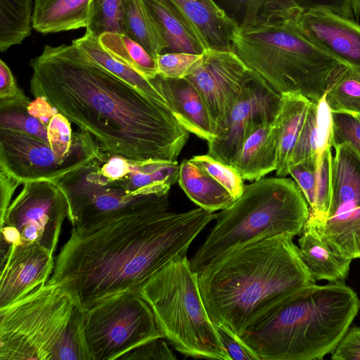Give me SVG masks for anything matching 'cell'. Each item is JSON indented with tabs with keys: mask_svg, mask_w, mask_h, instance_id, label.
Masks as SVG:
<instances>
[{
	"mask_svg": "<svg viewBox=\"0 0 360 360\" xmlns=\"http://www.w3.org/2000/svg\"><path fill=\"white\" fill-rule=\"evenodd\" d=\"M54 266L53 254L37 243L11 245L1 259L0 307L45 285Z\"/></svg>",
	"mask_w": 360,
	"mask_h": 360,
	"instance_id": "16",
	"label": "cell"
},
{
	"mask_svg": "<svg viewBox=\"0 0 360 360\" xmlns=\"http://www.w3.org/2000/svg\"><path fill=\"white\" fill-rule=\"evenodd\" d=\"M352 8L356 16H360V0H352Z\"/></svg>",
	"mask_w": 360,
	"mask_h": 360,
	"instance_id": "50",
	"label": "cell"
},
{
	"mask_svg": "<svg viewBox=\"0 0 360 360\" xmlns=\"http://www.w3.org/2000/svg\"><path fill=\"white\" fill-rule=\"evenodd\" d=\"M98 41L108 53L148 79L158 75L156 59L127 35L106 32L98 37Z\"/></svg>",
	"mask_w": 360,
	"mask_h": 360,
	"instance_id": "32",
	"label": "cell"
},
{
	"mask_svg": "<svg viewBox=\"0 0 360 360\" xmlns=\"http://www.w3.org/2000/svg\"><path fill=\"white\" fill-rule=\"evenodd\" d=\"M18 88L13 75L2 60H0V100H10L25 96Z\"/></svg>",
	"mask_w": 360,
	"mask_h": 360,
	"instance_id": "47",
	"label": "cell"
},
{
	"mask_svg": "<svg viewBox=\"0 0 360 360\" xmlns=\"http://www.w3.org/2000/svg\"><path fill=\"white\" fill-rule=\"evenodd\" d=\"M124 0H94L93 14L86 30L99 37L106 32L124 34Z\"/></svg>",
	"mask_w": 360,
	"mask_h": 360,
	"instance_id": "35",
	"label": "cell"
},
{
	"mask_svg": "<svg viewBox=\"0 0 360 360\" xmlns=\"http://www.w3.org/2000/svg\"><path fill=\"white\" fill-rule=\"evenodd\" d=\"M85 310L67 289L49 282L0 307V360H91Z\"/></svg>",
	"mask_w": 360,
	"mask_h": 360,
	"instance_id": "5",
	"label": "cell"
},
{
	"mask_svg": "<svg viewBox=\"0 0 360 360\" xmlns=\"http://www.w3.org/2000/svg\"><path fill=\"white\" fill-rule=\"evenodd\" d=\"M30 102L26 96L0 100V129L23 133L49 143L46 126L28 112Z\"/></svg>",
	"mask_w": 360,
	"mask_h": 360,
	"instance_id": "34",
	"label": "cell"
},
{
	"mask_svg": "<svg viewBox=\"0 0 360 360\" xmlns=\"http://www.w3.org/2000/svg\"><path fill=\"white\" fill-rule=\"evenodd\" d=\"M298 242L301 257L316 281L345 283L352 259L334 251L316 229L307 222Z\"/></svg>",
	"mask_w": 360,
	"mask_h": 360,
	"instance_id": "22",
	"label": "cell"
},
{
	"mask_svg": "<svg viewBox=\"0 0 360 360\" xmlns=\"http://www.w3.org/2000/svg\"><path fill=\"white\" fill-rule=\"evenodd\" d=\"M30 91L46 98L110 155L176 161L190 132L170 109L114 75L73 43L31 60Z\"/></svg>",
	"mask_w": 360,
	"mask_h": 360,
	"instance_id": "1",
	"label": "cell"
},
{
	"mask_svg": "<svg viewBox=\"0 0 360 360\" xmlns=\"http://www.w3.org/2000/svg\"><path fill=\"white\" fill-rule=\"evenodd\" d=\"M138 293L148 303L164 338L186 356L226 360L205 309L198 274L186 255L175 256L150 277Z\"/></svg>",
	"mask_w": 360,
	"mask_h": 360,
	"instance_id": "8",
	"label": "cell"
},
{
	"mask_svg": "<svg viewBox=\"0 0 360 360\" xmlns=\"http://www.w3.org/2000/svg\"><path fill=\"white\" fill-rule=\"evenodd\" d=\"M101 146L87 132L67 158H60L48 143L30 135L0 129V169L23 185L36 181H55L94 159Z\"/></svg>",
	"mask_w": 360,
	"mask_h": 360,
	"instance_id": "12",
	"label": "cell"
},
{
	"mask_svg": "<svg viewBox=\"0 0 360 360\" xmlns=\"http://www.w3.org/2000/svg\"><path fill=\"white\" fill-rule=\"evenodd\" d=\"M69 206L68 219L79 226L115 216L168 211L169 193L134 195L103 176L96 157L89 163L53 181Z\"/></svg>",
	"mask_w": 360,
	"mask_h": 360,
	"instance_id": "10",
	"label": "cell"
},
{
	"mask_svg": "<svg viewBox=\"0 0 360 360\" xmlns=\"http://www.w3.org/2000/svg\"><path fill=\"white\" fill-rule=\"evenodd\" d=\"M332 148L318 153V169L314 205L309 210V220L323 219L328 212L332 194Z\"/></svg>",
	"mask_w": 360,
	"mask_h": 360,
	"instance_id": "36",
	"label": "cell"
},
{
	"mask_svg": "<svg viewBox=\"0 0 360 360\" xmlns=\"http://www.w3.org/2000/svg\"><path fill=\"white\" fill-rule=\"evenodd\" d=\"M254 73L234 51L205 49L185 77L200 94L215 126L216 137L226 131L238 96Z\"/></svg>",
	"mask_w": 360,
	"mask_h": 360,
	"instance_id": "13",
	"label": "cell"
},
{
	"mask_svg": "<svg viewBox=\"0 0 360 360\" xmlns=\"http://www.w3.org/2000/svg\"><path fill=\"white\" fill-rule=\"evenodd\" d=\"M312 225L321 237L337 253L349 259H360V206L334 215Z\"/></svg>",
	"mask_w": 360,
	"mask_h": 360,
	"instance_id": "28",
	"label": "cell"
},
{
	"mask_svg": "<svg viewBox=\"0 0 360 360\" xmlns=\"http://www.w3.org/2000/svg\"><path fill=\"white\" fill-rule=\"evenodd\" d=\"M124 34L143 46L155 58L167 44L143 0H124Z\"/></svg>",
	"mask_w": 360,
	"mask_h": 360,
	"instance_id": "30",
	"label": "cell"
},
{
	"mask_svg": "<svg viewBox=\"0 0 360 360\" xmlns=\"http://www.w3.org/2000/svg\"><path fill=\"white\" fill-rule=\"evenodd\" d=\"M309 205L295 181L261 178L245 185L242 195L217 214V222L190 261L198 273L229 252L281 234L302 233Z\"/></svg>",
	"mask_w": 360,
	"mask_h": 360,
	"instance_id": "6",
	"label": "cell"
},
{
	"mask_svg": "<svg viewBox=\"0 0 360 360\" xmlns=\"http://www.w3.org/2000/svg\"><path fill=\"white\" fill-rule=\"evenodd\" d=\"M332 116L334 143L347 144L360 160V110L332 112Z\"/></svg>",
	"mask_w": 360,
	"mask_h": 360,
	"instance_id": "40",
	"label": "cell"
},
{
	"mask_svg": "<svg viewBox=\"0 0 360 360\" xmlns=\"http://www.w3.org/2000/svg\"><path fill=\"white\" fill-rule=\"evenodd\" d=\"M94 0H34L32 27L42 34L86 27Z\"/></svg>",
	"mask_w": 360,
	"mask_h": 360,
	"instance_id": "23",
	"label": "cell"
},
{
	"mask_svg": "<svg viewBox=\"0 0 360 360\" xmlns=\"http://www.w3.org/2000/svg\"><path fill=\"white\" fill-rule=\"evenodd\" d=\"M313 44L342 65L360 71V25L323 8L302 11L294 20Z\"/></svg>",
	"mask_w": 360,
	"mask_h": 360,
	"instance_id": "15",
	"label": "cell"
},
{
	"mask_svg": "<svg viewBox=\"0 0 360 360\" xmlns=\"http://www.w3.org/2000/svg\"><path fill=\"white\" fill-rule=\"evenodd\" d=\"M143 2L167 44L165 52L204 53L205 49L199 37L169 0Z\"/></svg>",
	"mask_w": 360,
	"mask_h": 360,
	"instance_id": "24",
	"label": "cell"
},
{
	"mask_svg": "<svg viewBox=\"0 0 360 360\" xmlns=\"http://www.w3.org/2000/svg\"><path fill=\"white\" fill-rule=\"evenodd\" d=\"M311 100L299 93L281 94V104L273 121L276 144L278 177L289 174V161L307 115Z\"/></svg>",
	"mask_w": 360,
	"mask_h": 360,
	"instance_id": "19",
	"label": "cell"
},
{
	"mask_svg": "<svg viewBox=\"0 0 360 360\" xmlns=\"http://www.w3.org/2000/svg\"><path fill=\"white\" fill-rule=\"evenodd\" d=\"M325 98L332 112L360 110V71L341 65L328 82Z\"/></svg>",
	"mask_w": 360,
	"mask_h": 360,
	"instance_id": "33",
	"label": "cell"
},
{
	"mask_svg": "<svg viewBox=\"0 0 360 360\" xmlns=\"http://www.w3.org/2000/svg\"><path fill=\"white\" fill-rule=\"evenodd\" d=\"M84 335L91 360H115L164 338L148 303L136 292L104 299L85 310Z\"/></svg>",
	"mask_w": 360,
	"mask_h": 360,
	"instance_id": "9",
	"label": "cell"
},
{
	"mask_svg": "<svg viewBox=\"0 0 360 360\" xmlns=\"http://www.w3.org/2000/svg\"><path fill=\"white\" fill-rule=\"evenodd\" d=\"M360 309L345 283L307 285L240 336L260 360L322 359L337 346Z\"/></svg>",
	"mask_w": 360,
	"mask_h": 360,
	"instance_id": "4",
	"label": "cell"
},
{
	"mask_svg": "<svg viewBox=\"0 0 360 360\" xmlns=\"http://www.w3.org/2000/svg\"><path fill=\"white\" fill-rule=\"evenodd\" d=\"M302 10L328 9L342 16L353 19L352 0H294Z\"/></svg>",
	"mask_w": 360,
	"mask_h": 360,
	"instance_id": "46",
	"label": "cell"
},
{
	"mask_svg": "<svg viewBox=\"0 0 360 360\" xmlns=\"http://www.w3.org/2000/svg\"><path fill=\"white\" fill-rule=\"evenodd\" d=\"M238 28L274 20H295L302 10L294 0H213Z\"/></svg>",
	"mask_w": 360,
	"mask_h": 360,
	"instance_id": "25",
	"label": "cell"
},
{
	"mask_svg": "<svg viewBox=\"0 0 360 360\" xmlns=\"http://www.w3.org/2000/svg\"><path fill=\"white\" fill-rule=\"evenodd\" d=\"M202 54L183 52L162 53L155 58L158 75L165 78H185L200 61Z\"/></svg>",
	"mask_w": 360,
	"mask_h": 360,
	"instance_id": "39",
	"label": "cell"
},
{
	"mask_svg": "<svg viewBox=\"0 0 360 360\" xmlns=\"http://www.w3.org/2000/svg\"><path fill=\"white\" fill-rule=\"evenodd\" d=\"M193 29L205 49L233 51L238 27L213 0H169Z\"/></svg>",
	"mask_w": 360,
	"mask_h": 360,
	"instance_id": "18",
	"label": "cell"
},
{
	"mask_svg": "<svg viewBox=\"0 0 360 360\" xmlns=\"http://www.w3.org/2000/svg\"><path fill=\"white\" fill-rule=\"evenodd\" d=\"M72 43L105 70L169 108L168 103L152 82L108 53L101 45L98 37L86 30L82 37Z\"/></svg>",
	"mask_w": 360,
	"mask_h": 360,
	"instance_id": "29",
	"label": "cell"
},
{
	"mask_svg": "<svg viewBox=\"0 0 360 360\" xmlns=\"http://www.w3.org/2000/svg\"><path fill=\"white\" fill-rule=\"evenodd\" d=\"M276 160L273 122H264L248 134L231 166L243 180L255 181L276 171Z\"/></svg>",
	"mask_w": 360,
	"mask_h": 360,
	"instance_id": "20",
	"label": "cell"
},
{
	"mask_svg": "<svg viewBox=\"0 0 360 360\" xmlns=\"http://www.w3.org/2000/svg\"><path fill=\"white\" fill-rule=\"evenodd\" d=\"M333 360H360V328H349L331 352Z\"/></svg>",
	"mask_w": 360,
	"mask_h": 360,
	"instance_id": "45",
	"label": "cell"
},
{
	"mask_svg": "<svg viewBox=\"0 0 360 360\" xmlns=\"http://www.w3.org/2000/svg\"><path fill=\"white\" fill-rule=\"evenodd\" d=\"M318 169V154L302 162L290 165L289 174L302 192L309 210L314 205Z\"/></svg>",
	"mask_w": 360,
	"mask_h": 360,
	"instance_id": "41",
	"label": "cell"
},
{
	"mask_svg": "<svg viewBox=\"0 0 360 360\" xmlns=\"http://www.w3.org/2000/svg\"><path fill=\"white\" fill-rule=\"evenodd\" d=\"M165 98L178 121L198 137L210 141L216 129L198 89L186 78L171 79L157 75L150 79Z\"/></svg>",
	"mask_w": 360,
	"mask_h": 360,
	"instance_id": "17",
	"label": "cell"
},
{
	"mask_svg": "<svg viewBox=\"0 0 360 360\" xmlns=\"http://www.w3.org/2000/svg\"><path fill=\"white\" fill-rule=\"evenodd\" d=\"M226 360H260L238 335L223 326H214Z\"/></svg>",
	"mask_w": 360,
	"mask_h": 360,
	"instance_id": "42",
	"label": "cell"
},
{
	"mask_svg": "<svg viewBox=\"0 0 360 360\" xmlns=\"http://www.w3.org/2000/svg\"><path fill=\"white\" fill-rule=\"evenodd\" d=\"M318 103L311 101L307 115L291 154L289 167L318 154Z\"/></svg>",
	"mask_w": 360,
	"mask_h": 360,
	"instance_id": "38",
	"label": "cell"
},
{
	"mask_svg": "<svg viewBox=\"0 0 360 360\" xmlns=\"http://www.w3.org/2000/svg\"><path fill=\"white\" fill-rule=\"evenodd\" d=\"M178 182L191 201L210 212L225 210L236 200L190 159L180 164Z\"/></svg>",
	"mask_w": 360,
	"mask_h": 360,
	"instance_id": "27",
	"label": "cell"
},
{
	"mask_svg": "<svg viewBox=\"0 0 360 360\" xmlns=\"http://www.w3.org/2000/svg\"><path fill=\"white\" fill-rule=\"evenodd\" d=\"M179 167L176 160H130L127 175L113 182L134 195L166 193L178 181Z\"/></svg>",
	"mask_w": 360,
	"mask_h": 360,
	"instance_id": "26",
	"label": "cell"
},
{
	"mask_svg": "<svg viewBox=\"0 0 360 360\" xmlns=\"http://www.w3.org/2000/svg\"><path fill=\"white\" fill-rule=\"evenodd\" d=\"M333 148L331 199L327 215L321 221L360 206V160L344 143H335Z\"/></svg>",
	"mask_w": 360,
	"mask_h": 360,
	"instance_id": "21",
	"label": "cell"
},
{
	"mask_svg": "<svg viewBox=\"0 0 360 360\" xmlns=\"http://www.w3.org/2000/svg\"><path fill=\"white\" fill-rule=\"evenodd\" d=\"M216 216L200 207L149 211L74 226L48 282L64 287L85 309L119 293L138 292L175 256L186 255Z\"/></svg>",
	"mask_w": 360,
	"mask_h": 360,
	"instance_id": "2",
	"label": "cell"
},
{
	"mask_svg": "<svg viewBox=\"0 0 360 360\" xmlns=\"http://www.w3.org/2000/svg\"><path fill=\"white\" fill-rule=\"evenodd\" d=\"M190 160L224 187L236 199L242 195L245 186L243 179L233 167L208 154L193 156Z\"/></svg>",
	"mask_w": 360,
	"mask_h": 360,
	"instance_id": "37",
	"label": "cell"
},
{
	"mask_svg": "<svg viewBox=\"0 0 360 360\" xmlns=\"http://www.w3.org/2000/svg\"><path fill=\"white\" fill-rule=\"evenodd\" d=\"M233 49L277 93H299L316 102L342 65L310 42L292 20L238 28Z\"/></svg>",
	"mask_w": 360,
	"mask_h": 360,
	"instance_id": "7",
	"label": "cell"
},
{
	"mask_svg": "<svg viewBox=\"0 0 360 360\" xmlns=\"http://www.w3.org/2000/svg\"><path fill=\"white\" fill-rule=\"evenodd\" d=\"M32 0H0V51L21 44L31 34Z\"/></svg>",
	"mask_w": 360,
	"mask_h": 360,
	"instance_id": "31",
	"label": "cell"
},
{
	"mask_svg": "<svg viewBox=\"0 0 360 360\" xmlns=\"http://www.w3.org/2000/svg\"><path fill=\"white\" fill-rule=\"evenodd\" d=\"M21 184V182L18 180L4 169H0V219H3L8 207L10 205L15 191Z\"/></svg>",
	"mask_w": 360,
	"mask_h": 360,
	"instance_id": "48",
	"label": "cell"
},
{
	"mask_svg": "<svg viewBox=\"0 0 360 360\" xmlns=\"http://www.w3.org/2000/svg\"><path fill=\"white\" fill-rule=\"evenodd\" d=\"M164 339L150 340L127 353L120 360H175L176 357Z\"/></svg>",
	"mask_w": 360,
	"mask_h": 360,
	"instance_id": "43",
	"label": "cell"
},
{
	"mask_svg": "<svg viewBox=\"0 0 360 360\" xmlns=\"http://www.w3.org/2000/svg\"><path fill=\"white\" fill-rule=\"evenodd\" d=\"M281 99V94L255 72L238 96L226 131L207 142V154L231 166L252 129L259 124L274 121Z\"/></svg>",
	"mask_w": 360,
	"mask_h": 360,
	"instance_id": "14",
	"label": "cell"
},
{
	"mask_svg": "<svg viewBox=\"0 0 360 360\" xmlns=\"http://www.w3.org/2000/svg\"><path fill=\"white\" fill-rule=\"evenodd\" d=\"M29 113L46 126L51 119L59 112L46 98L37 97L28 105Z\"/></svg>",
	"mask_w": 360,
	"mask_h": 360,
	"instance_id": "49",
	"label": "cell"
},
{
	"mask_svg": "<svg viewBox=\"0 0 360 360\" xmlns=\"http://www.w3.org/2000/svg\"><path fill=\"white\" fill-rule=\"evenodd\" d=\"M281 234L236 248L198 272L214 326L238 336L301 288L316 283L292 241Z\"/></svg>",
	"mask_w": 360,
	"mask_h": 360,
	"instance_id": "3",
	"label": "cell"
},
{
	"mask_svg": "<svg viewBox=\"0 0 360 360\" xmlns=\"http://www.w3.org/2000/svg\"><path fill=\"white\" fill-rule=\"evenodd\" d=\"M317 146L318 153L334 144L332 112L326 101L325 94L317 102Z\"/></svg>",
	"mask_w": 360,
	"mask_h": 360,
	"instance_id": "44",
	"label": "cell"
},
{
	"mask_svg": "<svg viewBox=\"0 0 360 360\" xmlns=\"http://www.w3.org/2000/svg\"><path fill=\"white\" fill-rule=\"evenodd\" d=\"M68 214L67 199L56 183H25L0 219L1 245L34 243L53 254Z\"/></svg>",
	"mask_w": 360,
	"mask_h": 360,
	"instance_id": "11",
	"label": "cell"
}]
</instances>
